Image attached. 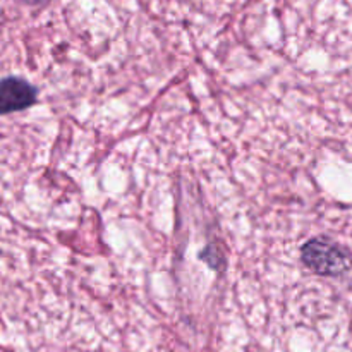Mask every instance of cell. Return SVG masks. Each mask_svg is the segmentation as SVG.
I'll return each mask as SVG.
<instances>
[{"mask_svg": "<svg viewBox=\"0 0 352 352\" xmlns=\"http://www.w3.org/2000/svg\"><path fill=\"white\" fill-rule=\"evenodd\" d=\"M301 260L309 270L330 277L346 274L352 268L351 251L327 237L308 241L301 250Z\"/></svg>", "mask_w": 352, "mask_h": 352, "instance_id": "cell-1", "label": "cell"}, {"mask_svg": "<svg viewBox=\"0 0 352 352\" xmlns=\"http://www.w3.org/2000/svg\"><path fill=\"white\" fill-rule=\"evenodd\" d=\"M36 102V89L21 78H7L0 81V113L17 112Z\"/></svg>", "mask_w": 352, "mask_h": 352, "instance_id": "cell-2", "label": "cell"}, {"mask_svg": "<svg viewBox=\"0 0 352 352\" xmlns=\"http://www.w3.org/2000/svg\"><path fill=\"white\" fill-rule=\"evenodd\" d=\"M19 2L26 3V6H43V3H47L48 0H19Z\"/></svg>", "mask_w": 352, "mask_h": 352, "instance_id": "cell-3", "label": "cell"}]
</instances>
